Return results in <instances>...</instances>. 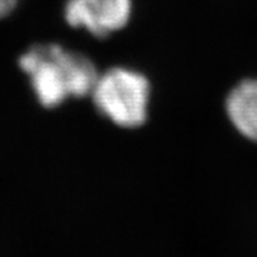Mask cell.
<instances>
[{"label": "cell", "mask_w": 257, "mask_h": 257, "mask_svg": "<svg viewBox=\"0 0 257 257\" xmlns=\"http://www.w3.org/2000/svg\"><path fill=\"white\" fill-rule=\"evenodd\" d=\"M18 63L29 77L36 100L46 109L90 96L100 74L92 59L59 43L29 47Z\"/></svg>", "instance_id": "6da1fadb"}, {"label": "cell", "mask_w": 257, "mask_h": 257, "mask_svg": "<svg viewBox=\"0 0 257 257\" xmlns=\"http://www.w3.org/2000/svg\"><path fill=\"white\" fill-rule=\"evenodd\" d=\"M100 114L123 128H136L147 119L150 84L139 72L111 67L99 74L90 93Z\"/></svg>", "instance_id": "7a4b0ae2"}, {"label": "cell", "mask_w": 257, "mask_h": 257, "mask_svg": "<svg viewBox=\"0 0 257 257\" xmlns=\"http://www.w3.org/2000/svg\"><path fill=\"white\" fill-rule=\"evenodd\" d=\"M132 16V0H67L64 22L94 37H107L124 28Z\"/></svg>", "instance_id": "3957f363"}, {"label": "cell", "mask_w": 257, "mask_h": 257, "mask_svg": "<svg viewBox=\"0 0 257 257\" xmlns=\"http://www.w3.org/2000/svg\"><path fill=\"white\" fill-rule=\"evenodd\" d=\"M226 109L233 126L243 136L257 142V80L237 84L227 97Z\"/></svg>", "instance_id": "277c9868"}, {"label": "cell", "mask_w": 257, "mask_h": 257, "mask_svg": "<svg viewBox=\"0 0 257 257\" xmlns=\"http://www.w3.org/2000/svg\"><path fill=\"white\" fill-rule=\"evenodd\" d=\"M19 3L20 0H0V20L12 15Z\"/></svg>", "instance_id": "5b68a950"}]
</instances>
